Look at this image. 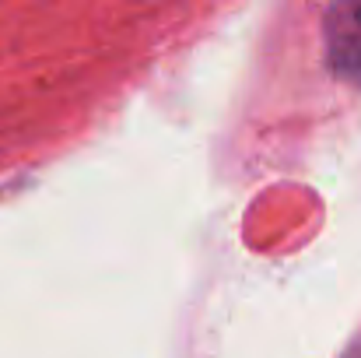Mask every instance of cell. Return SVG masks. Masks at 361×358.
<instances>
[{
	"label": "cell",
	"instance_id": "6da1fadb",
	"mask_svg": "<svg viewBox=\"0 0 361 358\" xmlns=\"http://www.w3.org/2000/svg\"><path fill=\"white\" fill-rule=\"evenodd\" d=\"M326 60L337 78L361 85V0L334 4L323 18Z\"/></svg>",
	"mask_w": 361,
	"mask_h": 358
},
{
	"label": "cell",
	"instance_id": "7a4b0ae2",
	"mask_svg": "<svg viewBox=\"0 0 361 358\" xmlns=\"http://www.w3.org/2000/svg\"><path fill=\"white\" fill-rule=\"evenodd\" d=\"M341 358H361V338H358V341H351V348H348Z\"/></svg>",
	"mask_w": 361,
	"mask_h": 358
}]
</instances>
